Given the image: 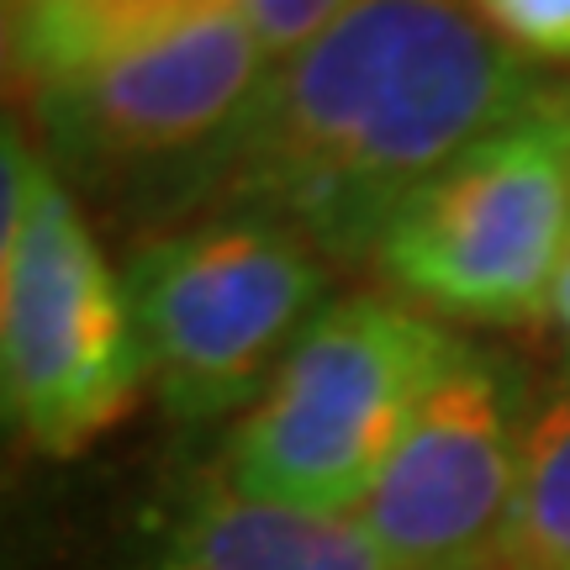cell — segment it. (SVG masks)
<instances>
[{"mask_svg": "<svg viewBox=\"0 0 570 570\" xmlns=\"http://www.w3.org/2000/svg\"><path fill=\"white\" fill-rule=\"evenodd\" d=\"M544 85L470 0H354L269 69L175 227L244 212L291 227L333 269H360L396 206Z\"/></svg>", "mask_w": 570, "mask_h": 570, "instance_id": "cell-1", "label": "cell"}, {"mask_svg": "<svg viewBox=\"0 0 570 570\" xmlns=\"http://www.w3.org/2000/svg\"><path fill=\"white\" fill-rule=\"evenodd\" d=\"M0 386L17 439L69 460L138 407L148 360L122 275L27 127L0 154Z\"/></svg>", "mask_w": 570, "mask_h": 570, "instance_id": "cell-2", "label": "cell"}, {"mask_svg": "<svg viewBox=\"0 0 570 570\" xmlns=\"http://www.w3.org/2000/svg\"><path fill=\"white\" fill-rule=\"evenodd\" d=\"M570 244V85L550 80L412 190L375 244V281L423 317L533 327Z\"/></svg>", "mask_w": 570, "mask_h": 570, "instance_id": "cell-3", "label": "cell"}, {"mask_svg": "<svg viewBox=\"0 0 570 570\" xmlns=\"http://www.w3.org/2000/svg\"><path fill=\"white\" fill-rule=\"evenodd\" d=\"M269 80L238 11L27 90V138L75 196L148 238L175 227L185 196Z\"/></svg>", "mask_w": 570, "mask_h": 570, "instance_id": "cell-4", "label": "cell"}, {"mask_svg": "<svg viewBox=\"0 0 570 570\" xmlns=\"http://www.w3.org/2000/svg\"><path fill=\"white\" fill-rule=\"evenodd\" d=\"M454 344L396 296L327 302L238 417L223 481L259 502L354 518Z\"/></svg>", "mask_w": 570, "mask_h": 570, "instance_id": "cell-5", "label": "cell"}, {"mask_svg": "<svg viewBox=\"0 0 570 570\" xmlns=\"http://www.w3.org/2000/svg\"><path fill=\"white\" fill-rule=\"evenodd\" d=\"M338 269L291 227L223 212L164 227L122 269L148 381L180 423L248 412Z\"/></svg>", "mask_w": 570, "mask_h": 570, "instance_id": "cell-6", "label": "cell"}, {"mask_svg": "<svg viewBox=\"0 0 570 570\" xmlns=\"http://www.w3.org/2000/svg\"><path fill=\"white\" fill-rule=\"evenodd\" d=\"M523 428L529 396L518 370L460 338L354 512L391 570H497Z\"/></svg>", "mask_w": 570, "mask_h": 570, "instance_id": "cell-7", "label": "cell"}, {"mask_svg": "<svg viewBox=\"0 0 570 570\" xmlns=\"http://www.w3.org/2000/svg\"><path fill=\"white\" fill-rule=\"evenodd\" d=\"M138 570H391L360 518L302 512L206 487Z\"/></svg>", "mask_w": 570, "mask_h": 570, "instance_id": "cell-8", "label": "cell"}, {"mask_svg": "<svg viewBox=\"0 0 570 570\" xmlns=\"http://www.w3.org/2000/svg\"><path fill=\"white\" fill-rule=\"evenodd\" d=\"M223 11H238V0H27L6 17V75L38 90Z\"/></svg>", "mask_w": 570, "mask_h": 570, "instance_id": "cell-9", "label": "cell"}, {"mask_svg": "<svg viewBox=\"0 0 570 570\" xmlns=\"http://www.w3.org/2000/svg\"><path fill=\"white\" fill-rule=\"evenodd\" d=\"M497 570H570V381L544 391L529 412Z\"/></svg>", "mask_w": 570, "mask_h": 570, "instance_id": "cell-10", "label": "cell"}, {"mask_svg": "<svg viewBox=\"0 0 570 570\" xmlns=\"http://www.w3.org/2000/svg\"><path fill=\"white\" fill-rule=\"evenodd\" d=\"M470 6L533 69L570 63V0H470Z\"/></svg>", "mask_w": 570, "mask_h": 570, "instance_id": "cell-11", "label": "cell"}, {"mask_svg": "<svg viewBox=\"0 0 570 570\" xmlns=\"http://www.w3.org/2000/svg\"><path fill=\"white\" fill-rule=\"evenodd\" d=\"M348 6H354V0H238V17L248 21L259 53H265L269 69H275V63H285L291 53H302L317 32H327Z\"/></svg>", "mask_w": 570, "mask_h": 570, "instance_id": "cell-12", "label": "cell"}, {"mask_svg": "<svg viewBox=\"0 0 570 570\" xmlns=\"http://www.w3.org/2000/svg\"><path fill=\"white\" fill-rule=\"evenodd\" d=\"M550 317H554L560 327H566V338H570V244H566V259H560V281H554Z\"/></svg>", "mask_w": 570, "mask_h": 570, "instance_id": "cell-13", "label": "cell"}, {"mask_svg": "<svg viewBox=\"0 0 570 570\" xmlns=\"http://www.w3.org/2000/svg\"><path fill=\"white\" fill-rule=\"evenodd\" d=\"M21 6H27V0H6V17H11V11H21Z\"/></svg>", "mask_w": 570, "mask_h": 570, "instance_id": "cell-14", "label": "cell"}]
</instances>
